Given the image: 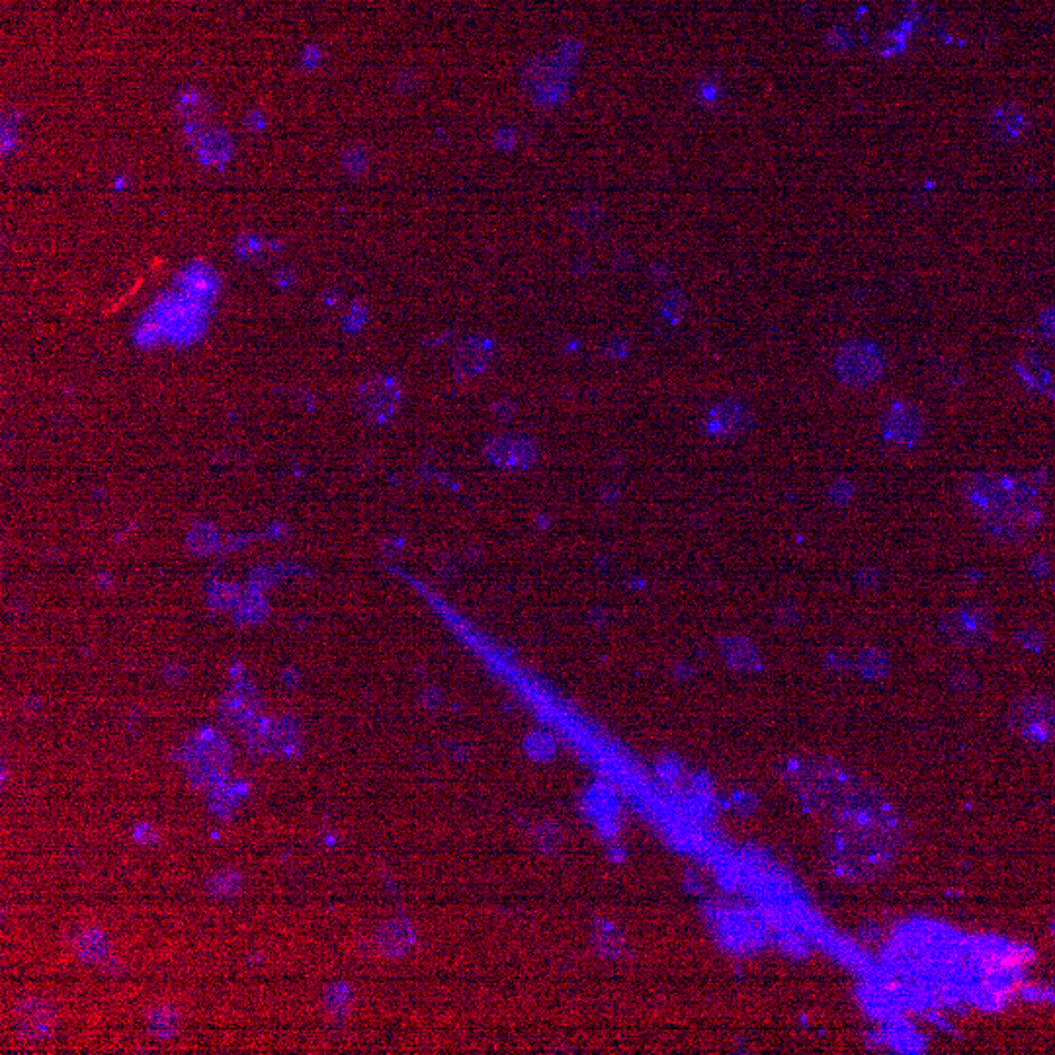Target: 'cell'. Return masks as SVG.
Returning <instances> with one entry per match:
<instances>
[{
    "mask_svg": "<svg viewBox=\"0 0 1055 1055\" xmlns=\"http://www.w3.org/2000/svg\"><path fill=\"white\" fill-rule=\"evenodd\" d=\"M905 820L880 787L825 820L823 856L828 870L851 884L885 876L902 856Z\"/></svg>",
    "mask_w": 1055,
    "mask_h": 1055,
    "instance_id": "cell-1",
    "label": "cell"
},
{
    "mask_svg": "<svg viewBox=\"0 0 1055 1055\" xmlns=\"http://www.w3.org/2000/svg\"><path fill=\"white\" fill-rule=\"evenodd\" d=\"M959 499L983 536L995 544H1024L1044 522L1042 493L1023 475L967 473L959 483Z\"/></svg>",
    "mask_w": 1055,
    "mask_h": 1055,
    "instance_id": "cell-2",
    "label": "cell"
},
{
    "mask_svg": "<svg viewBox=\"0 0 1055 1055\" xmlns=\"http://www.w3.org/2000/svg\"><path fill=\"white\" fill-rule=\"evenodd\" d=\"M784 778L805 812L823 820L853 804L872 787L848 764L828 756H796L784 766Z\"/></svg>",
    "mask_w": 1055,
    "mask_h": 1055,
    "instance_id": "cell-3",
    "label": "cell"
},
{
    "mask_svg": "<svg viewBox=\"0 0 1055 1055\" xmlns=\"http://www.w3.org/2000/svg\"><path fill=\"white\" fill-rule=\"evenodd\" d=\"M835 374L846 388L868 390L882 380L885 372V358L876 342L868 339H853L836 350Z\"/></svg>",
    "mask_w": 1055,
    "mask_h": 1055,
    "instance_id": "cell-4",
    "label": "cell"
},
{
    "mask_svg": "<svg viewBox=\"0 0 1055 1055\" xmlns=\"http://www.w3.org/2000/svg\"><path fill=\"white\" fill-rule=\"evenodd\" d=\"M1008 725L1018 737L1034 745L1055 741V694L1028 692L1008 712Z\"/></svg>",
    "mask_w": 1055,
    "mask_h": 1055,
    "instance_id": "cell-5",
    "label": "cell"
},
{
    "mask_svg": "<svg viewBox=\"0 0 1055 1055\" xmlns=\"http://www.w3.org/2000/svg\"><path fill=\"white\" fill-rule=\"evenodd\" d=\"M941 632L956 647L975 650L989 642L993 616L983 604L962 602L942 616Z\"/></svg>",
    "mask_w": 1055,
    "mask_h": 1055,
    "instance_id": "cell-6",
    "label": "cell"
},
{
    "mask_svg": "<svg viewBox=\"0 0 1055 1055\" xmlns=\"http://www.w3.org/2000/svg\"><path fill=\"white\" fill-rule=\"evenodd\" d=\"M882 434L893 446L913 448L925 434V416L910 401H893L882 416Z\"/></svg>",
    "mask_w": 1055,
    "mask_h": 1055,
    "instance_id": "cell-7",
    "label": "cell"
},
{
    "mask_svg": "<svg viewBox=\"0 0 1055 1055\" xmlns=\"http://www.w3.org/2000/svg\"><path fill=\"white\" fill-rule=\"evenodd\" d=\"M755 424L753 409L741 399H723L710 406L704 416V431L714 439L730 440L743 436Z\"/></svg>",
    "mask_w": 1055,
    "mask_h": 1055,
    "instance_id": "cell-8",
    "label": "cell"
},
{
    "mask_svg": "<svg viewBox=\"0 0 1055 1055\" xmlns=\"http://www.w3.org/2000/svg\"><path fill=\"white\" fill-rule=\"evenodd\" d=\"M401 390L395 380L388 375H375L358 391V406L370 421L383 422L398 411Z\"/></svg>",
    "mask_w": 1055,
    "mask_h": 1055,
    "instance_id": "cell-9",
    "label": "cell"
},
{
    "mask_svg": "<svg viewBox=\"0 0 1055 1055\" xmlns=\"http://www.w3.org/2000/svg\"><path fill=\"white\" fill-rule=\"evenodd\" d=\"M495 356V342L485 334H473L458 346L454 354L455 374L462 380H473L488 372Z\"/></svg>",
    "mask_w": 1055,
    "mask_h": 1055,
    "instance_id": "cell-10",
    "label": "cell"
},
{
    "mask_svg": "<svg viewBox=\"0 0 1055 1055\" xmlns=\"http://www.w3.org/2000/svg\"><path fill=\"white\" fill-rule=\"evenodd\" d=\"M488 455L499 468L526 470L536 462L537 450L526 436L501 434L489 442Z\"/></svg>",
    "mask_w": 1055,
    "mask_h": 1055,
    "instance_id": "cell-11",
    "label": "cell"
},
{
    "mask_svg": "<svg viewBox=\"0 0 1055 1055\" xmlns=\"http://www.w3.org/2000/svg\"><path fill=\"white\" fill-rule=\"evenodd\" d=\"M991 128L998 138L1016 139L1021 138L1028 128V120L1016 105H998L991 115Z\"/></svg>",
    "mask_w": 1055,
    "mask_h": 1055,
    "instance_id": "cell-12",
    "label": "cell"
},
{
    "mask_svg": "<svg viewBox=\"0 0 1055 1055\" xmlns=\"http://www.w3.org/2000/svg\"><path fill=\"white\" fill-rule=\"evenodd\" d=\"M179 114L182 115L184 122L198 125L210 114V104L198 90H187L179 98Z\"/></svg>",
    "mask_w": 1055,
    "mask_h": 1055,
    "instance_id": "cell-13",
    "label": "cell"
},
{
    "mask_svg": "<svg viewBox=\"0 0 1055 1055\" xmlns=\"http://www.w3.org/2000/svg\"><path fill=\"white\" fill-rule=\"evenodd\" d=\"M200 153H202L205 163H223L229 157V139L223 135V131L208 133L200 143Z\"/></svg>",
    "mask_w": 1055,
    "mask_h": 1055,
    "instance_id": "cell-14",
    "label": "cell"
},
{
    "mask_svg": "<svg viewBox=\"0 0 1055 1055\" xmlns=\"http://www.w3.org/2000/svg\"><path fill=\"white\" fill-rule=\"evenodd\" d=\"M48 1018V1013L46 1008L40 1003H28L22 1007V1015H20V1021H24V1024H33V1026H41L46 1023Z\"/></svg>",
    "mask_w": 1055,
    "mask_h": 1055,
    "instance_id": "cell-15",
    "label": "cell"
}]
</instances>
